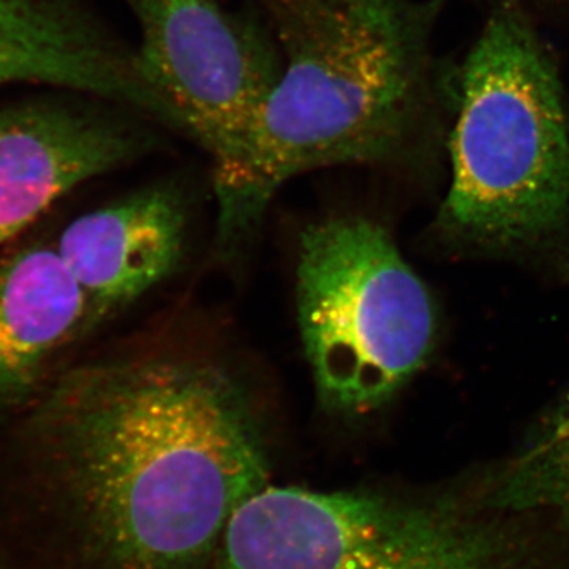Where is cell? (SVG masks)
Instances as JSON below:
<instances>
[{
    "mask_svg": "<svg viewBox=\"0 0 569 569\" xmlns=\"http://www.w3.org/2000/svg\"><path fill=\"white\" fill-rule=\"evenodd\" d=\"M20 452L0 533L39 569H209L272 471L252 397L197 356L59 370L24 411Z\"/></svg>",
    "mask_w": 569,
    "mask_h": 569,
    "instance_id": "6da1fadb",
    "label": "cell"
},
{
    "mask_svg": "<svg viewBox=\"0 0 569 569\" xmlns=\"http://www.w3.org/2000/svg\"><path fill=\"white\" fill-rule=\"evenodd\" d=\"M257 2L282 73L238 170L216 187L224 244L249 233L296 176L403 159L449 102V78L433 54L445 0Z\"/></svg>",
    "mask_w": 569,
    "mask_h": 569,
    "instance_id": "7a4b0ae2",
    "label": "cell"
},
{
    "mask_svg": "<svg viewBox=\"0 0 569 569\" xmlns=\"http://www.w3.org/2000/svg\"><path fill=\"white\" fill-rule=\"evenodd\" d=\"M451 183L438 223L468 249L527 253L569 228V93L518 0H501L456 73Z\"/></svg>",
    "mask_w": 569,
    "mask_h": 569,
    "instance_id": "3957f363",
    "label": "cell"
},
{
    "mask_svg": "<svg viewBox=\"0 0 569 569\" xmlns=\"http://www.w3.org/2000/svg\"><path fill=\"white\" fill-rule=\"evenodd\" d=\"M209 569H569V545L468 481L427 492L269 485L236 512Z\"/></svg>",
    "mask_w": 569,
    "mask_h": 569,
    "instance_id": "277c9868",
    "label": "cell"
},
{
    "mask_svg": "<svg viewBox=\"0 0 569 569\" xmlns=\"http://www.w3.org/2000/svg\"><path fill=\"white\" fill-rule=\"evenodd\" d=\"M298 321L318 397L329 411L380 410L429 358V291L376 220L337 216L307 227Z\"/></svg>",
    "mask_w": 569,
    "mask_h": 569,
    "instance_id": "5b68a950",
    "label": "cell"
},
{
    "mask_svg": "<svg viewBox=\"0 0 569 569\" xmlns=\"http://www.w3.org/2000/svg\"><path fill=\"white\" fill-rule=\"evenodd\" d=\"M138 22V66L181 134L211 157L213 187L238 170L282 73V56L260 11L223 0H123Z\"/></svg>",
    "mask_w": 569,
    "mask_h": 569,
    "instance_id": "8992f818",
    "label": "cell"
},
{
    "mask_svg": "<svg viewBox=\"0 0 569 569\" xmlns=\"http://www.w3.org/2000/svg\"><path fill=\"white\" fill-rule=\"evenodd\" d=\"M142 122L151 121L92 97L0 110V246L81 183L144 152L153 138Z\"/></svg>",
    "mask_w": 569,
    "mask_h": 569,
    "instance_id": "52a82bcc",
    "label": "cell"
},
{
    "mask_svg": "<svg viewBox=\"0 0 569 569\" xmlns=\"http://www.w3.org/2000/svg\"><path fill=\"white\" fill-rule=\"evenodd\" d=\"M33 82L121 104L181 133L149 88L137 52L114 39L78 0H0V84Z\"/></svg>",
    "mask_w": 569,
    "mask_h": 569,
    "instance_id": "ba28073f",
    "label": "cell"
},
{
    "mask_svg": "<svg viewBox=\"0 0 569 569\" xmlns=\"http://www.w3.org/2000/svg\"><path fill=\"white\" fill-rule=\"evenodd\" d=\"M187 233L176 187L129 194L67 224L54 242L84 298V337L178 268Z\"/></svg>",
    "mask_w": 569,
    "mask_h": 569,
    "instance_id": "9c48e42d",
    "label": "cell"
},
{
    "mask_svg": "<svg viewBox=\"0 0 569 569\" xmlns=\"http://www.w3.org/2000/svg\"><path fill=\"white\" fill-rule=\"evenodd\" d=\"M84 298L56 244L33 242L0 261V415L24 413L84 339Z\"/></svg>",
    "mask_w": 569,
    "mask_h": 569,
    "instance_id": "30bf717a",
    "label": "cell"
},
{
    "mask_svg": "<svg viewBox=\"0 0 569 569\" xmlns=\"http://www.w3.org/2000/svg\"><path fill=\"white\" fill-rule=\"evenodd\" d=\"M470 482L492 507L537 516L569 542V395L515 455Z\"/></svg>",
    "mask_w": 569,
    "mask_h": 569,
    "instance_id": "8fae6325",
    "label": "cell"
},
{
    "mask_svg": "<svg viewBox=\"0 0 569 569\" xmlns=\"http://www.w3.org/2000/svg\"><path fill=\"white\" fill-rule=\"evenodd\" d=\"M0 569H37L9 541L0 537Z\"/></svg>",
    "mask_w": 569,
    "mask_h": 569,
    "instance_id": "7c38bea8",
    "label": "cell"
}]
</instances>
